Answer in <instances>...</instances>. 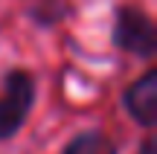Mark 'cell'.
Wrapping results in <instances>:
<instances>
[{
  "label": "cell",
  "mask_w": 157,
  "mask_h": 154,
  "mask_svg": "<svg viewBox=\"0 0 157 154\" xmlns=\"http://www.w3.org/2000/svg\"><path fill=\"white\" fill-rule=\"evenodd\" d=\"M35 102V81L23 70H12L6 76V93L0 99V140H9L21 131L29 108Z\"/></svg>",
  "instance_id": "cell-1"
},
{
  "label": "cell",
  "mask_w": 157,
  "mask_h": 154,
  "mask_svg": "<svg viewBox=\"0 0 157 154\" xmlns=\"http://www.w3.org/2000/svg\"><path fill=\"white\" fill-rule=\"evenodd\" d=\"M113 41L122 47L125 52H134V55H154L157 50V32L154 23L146 12L140 9H119L117 12V29H113Z\"/></svg>",
  "instance_id": "cell-2"
},
{
  "label": "cell",
  "mask_w": 157,
  "mask_h": 154,
  "mask_svg": "<svg viewBox=\"0 0 157 154\" xmlns=\"http://www.w3.org/2000/svg\"><path fill=\"white\" fill-rule=\"evenodd\" d=\"M125 108L140 125L151 128L157 122V73L148 70L125 90Z\"/></svg>",
  "instance_id": "cell-3"
},
{
  "label": "cell",
  "mask_w": 157,
  "mask_h": 154,
  "mask_svg": "<svg viewBox=\"0 0 157 154\" xmlns=\"http://www.w3.org/2000/svg\"><path fill=\"white\" fill-rule=\"evenodd\" d=\"M64 154H117V145L105 134L87 131V134H78L73 143L64 148Z\"/></svg>",
  "instance_id": "cell-4"
},
{
  "label": "cell",
  "mask_w": 157,
  "mask_h": 154,
  "mask_svg": "<svg viewBox=\"0 0 157 154\" xmlns=\"http://www.w3.org/2000/svg\"><path fill=\"white\" fill-rule=\"evenodd\" d=\"M137 154H157V145H154V140H146V143L140 145V151Z\"/></svg>",
  "instance_id": "cell-5"
}]
</instances>
